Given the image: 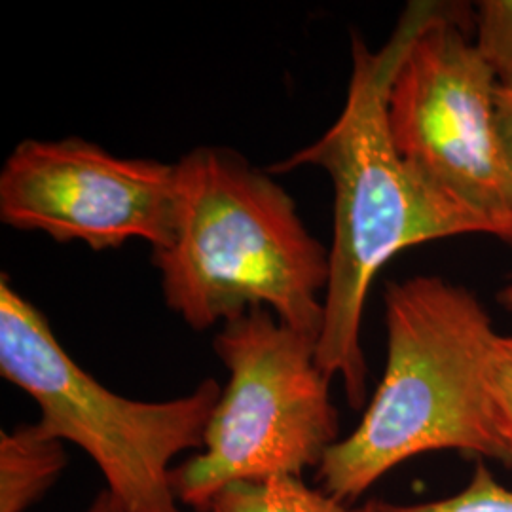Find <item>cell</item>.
Here are the masks:
<instances>
[{
  "label": "cell",
  "mask_w": 512,
  "mask_h": 512,
  "mask_svg": "<svg viewBox=\"0 0 512 512\" xmlns=\"http://www.w3.org/2000/svg\"><path fill=\"white\" fill-rule=\"evenodd\" d=\"M86 512H126L124 511V507H122V503L114 497V495L110 494L109 490H103V492H99L97 497L93 499L92 505H90V509Z\"/></svg>",
  "instance_id": "14"
},
{
  "label": "cell",
  "mask_w": 512,
  "mask_h": 512,
  "mask_svg": "<svg viewBox=\"0 0 512 512\" xmlns=\"http://www.w3.org/2000/svg\"><path fill=\"white\" fill-rule=\"evenodd\" d=\"M209 512H374V501L353 509L323 490L310 488L300 476H272L224 488Z\"/></svg>",
  "instance_id": "9"
},
{
  "label": "cell",
  "mask_w": 512,
  "mask_h": 512,
  "mask_svg": "<svg viewBox=\"0 0 512 512\" xmlns=\"http://www.w3.org/2000/svg\"><path fill=\"white\" fill-rule=\"evenodd\" d=\"M0 374L35 399L38 425L57 440L80 446L126 512H183L173 488L171 461L202 450L222 395L203 380L190 395L141 403L116 395L74 363L46 317L0 281Z\"/></svg>",
  "instance_id": "4"
},
{
  "label": "cell",
  "mask_w": 512,
  "mask_h": 512,
  "mask_svg": "<svg viewBox=\"0 0 512 512\" xmlns=\"http://www.w3.org/2000/svg\"><path fill=\"white\" fill-rule=\"evenodd\" d=\"M175 164L118 158L84 139L21 141L0 171V219L93 251L143 239L162 249L173 232Z\"/></svg>",
  "instance_id": "7"
},
{
  "label": "cell",
  "mask_w": 512,
  "mask_h": 512,
  "mask_svg": "<svg viewBox=\"0 0 512 512\" xmlns=\"http://www.w3.org/2000/svg\"><path fill=\"white\" fill-rule=\"evenodd\" d=\"M497 129L512 173V84H499L495 97Z\"/></svg>",
  "instance_id": "13"
},
{
  "label": "cell",
  "mask_w": 512,
  "mask_h": 512,
  "mask_svg": "<svg viewBox=\"0 0 512 512\" xmlns=\"http://www.w3.org/2000/svg\"><path fill=\"white\" fill-rule=\"evenodd\" d=\"M454 10L421 4L387 90L393 147L471 234L512 243V173L497 129L499 80Z\"/></svg>",
  "instance_id": "6"
},
{
  "label": "cell",
  "mask_w": 512,
  "mask_h": 512,
  "mask_svg": "<svg viewBox=\"0 0 512 512\" xmlns=\"http://www.w3.org/2000/svg\"><path fill=\"white\" fill-rule=\"evenodd\" d=\"M475 44L499 84H512V0L478 2Z\"/></svg>",
  "instance_id": "11"
},
{
  "label": "cell",
  "mask_w": 512,
  "mask_h": 512,
  "mask_svg": "<svg viewBox=\"0 0 512 512\" xmlns=\"http://www.w3.org/2000/svg\"><path fill=\"white\" fill-rule=\"evenodd\" d=\"M165 304L194 330L266 308L319 340L329 251L268 171L239 152L198 147L175 164L169 243L152 251Z\"/></svg>",
  "instance_id": "3"
},
{
  "label": "cell",
  "mask_w": 512,
  "mask_h": 512,
  "mask_svg": "<svg viewBox=\"0 0 512 512\" xmlns=\"http://www.w3.org/2000/svg\"><path fill=\"white\" fill-rule=\"evenodd\" d=\"M384 302V378L317 469L321 490L353 505L404 461L444 450L511 465L486 385L499 334L484 304L439 275L391 281Z\"/></svg>",
  "instance_id": "2"
},
{
  "label": "cell",
  "mask_w": 512,
  "mask_h": 512,
  "mask_svg": "<svg viewBox=\"0 0 512 512\" xmlns=\"http://www.w3.org/2000/svg\"><path fill=\"white\" fill-rule=\"evenodd\" d=\"M495 427L512 465V336H497L486 363Z\"/></svg>",
  "instance_id": "12"
},
{
  "label": "cell",
  "mask_w": 512,
  "mask_h": 512,
  "mask_svg": "<svg viewBox=\"0 0 512 512\" xmlns=\"http://www.w3.org/2000/svg\"><path fill=\"white\" fill-rule=\"evenodd\" d=\"M497 300H499V304L505 308V310L512 313V279L499 291L497 294Z\"/></svg>",
  "instance_id": "15"
},
{
  "label": "cell",
  "mask_w": 512,
  "mask_h": 512,
  "mask_svg": "<svg viewBox=\"0 0 512 512\" xmlns=\"http://www.w3.org/2000/svg\"><path fill=\"white\" fill-rule=\"evenodd\" d=\"M63 440L38 423L0 433V512H25L48 494L67 467Z\"/></svg>",
  "instance_id": "8"
},
{
  "label": "cell",
  "mask_w": 512,
  "mask_h": 512,
  "mask_svg": "<svg viewBox=\"0 0 512 512\" xmlns=\"http://www.w3.org/2000/svg\"><path fill=\"white\" fill-rule=\"evenodd\" d=\"M374 512H512V490L497 482L486 463H478L471 482L459 494L416 505L374 499Z\"/></svg>",
  "instance_id": "10"
},
{
  "label": "cell",
  "mask_w": 512,
  "mask_h": 512,
  "mask_svg": "<svg viewBox=\"0 0 512 512\" xmlns=\"http://www.w3.org/2000/svg\"><path fill=\"white\" fill-rule=\"evenodd\" d=\"M421 4L406 10L382 50L353 37V71L338 120L310 147L268 169L281 175L302 165L325 169L334 184V238L325 321L317 365L340 376L351 408L366 403V361L361 325L370 285L401 251L433 239L469 236V226L437 202L393 147L387 126V90Z\"/></svg>",
  "instance_id": "1"
},
{
  "label": "cell",
  "mask_w": 512,
  "mask_h": 512,
  "mask_svg": "<svg viewBox=\"0 0 512 512\" xmlns=\"http://www.w3.org/2000/svg\"><path fill=\"white\" fill-rule=\"evenodd\" d=\"M213 346L230 380L202 452L173 469L179 503L196 512H209L236 482L302 478L340 440L330 380L317 365V338L253 308L224 323Z\"/></svg>",
  "instance_id": "5"
}]
</instances>
